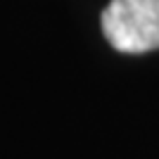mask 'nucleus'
<instances>
[{
	"label": "nucleus",
	"mask_w": 159,
	"mask_h": 159,
	"mask_svg": "<svg viewBox=\"0 0 159 159\" xmlns=\"http://www.w3.org/2000/svg\"><path fill=\"white\" fill-rule=\"evenodd\" d=\"M102 33L126 55L159 50V0H112L102 10Z\"/></svg>",
	"instance_id": "f257e3e1"
}]
</instances>
